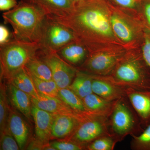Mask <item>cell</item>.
Instances as JSON below:
<instances>
[{"label": "cell", "instance_id": "1", "mask_svg": "<svg viewBox=\"0 0 150 150\" xmlns=\"http://www.w3.org/2000/svg\"><path fill=\"white\" fill-rule=\"evenodd\" d=\"M110 13V8L103 0H85L76 1L74 7L66 13L47 16L71 30L76 41L90 53L106 46H124L112 30Z\"/></svg>", "mask_w": 150, "mask_h": 150}, {"label": "cell", "instance_id": "2", "mask_svg": "<svg viewBox=\"0 0 150 150\" xmlns=\"http://www.w3.org/2000/svg\"><path fill=\"white\" fill-rule=\"evenodd\" d=\"M2 17L5 23L12 27L14 39L42 43L48 18L39 6L27 0L22 1L12 9L4 13Z\"/></svg>", "mask_w": 150, "mask_h": 150}, {"label": "cell", "instance_id": "3", "mask_svg": "<svg viewBox=\"0 0 150 150\" xmlns=\"http://www.w3.org/2000/svg\"><path fill=\"white\" fill-rule=\"evenodd\" d=\"M107 76L124 88L150 91V67L145 61L142 50L137 53L128 51Z\"/></svg>", "mask_w": 150, "mask_h": 150}, {"label": "cell", "instance_id": "4", "mask_svg": "<svg viewBox=\"0 0 150 150\" xmlns=\"http://www.w3.org/2000/svg\"><path fill=\"white\" fill-rule=\"evenodd\" d=\"M108 122L110 134L118 142L128 135H139L144 130L126 95L116 100Z\"/></svg>", "mask_w": 150, "mask_h": 150}, {"label": "cell", "instance_id": "5", "mask_svg": "<svg viewBox=\"0 0 150 150\" xmlns=\"http://www.w3.org/2000/svg\"><path fill=\"white\" fill-rule=\"evenodd\" d=\"M43 47L41 43H29L14 39L1 46L2 74L10 79L24 68L28 62Z\"/></svg>", "mask_w": 150, "mask_h": 150}, {"label": "cell", "instance_id": "6", "mask_svg": "<svg viewBox=\"0 0 150 150\" xmlns=\"http://www.w3.org/2000/svg\"><path fill=\"white\" fill-rule=\"evenodd\" d=\"M126 48L121 45H113L90 52L82 65V70L94 76H108L127 53Z\"/></svg>", "mask_w": 150, "mask_h": 150}, {"label": "cell", "instance_id": "7", "mask_svg": "<svg viewBox=\"0 0 150 150\" xmlns=\"http://www.w3.org/2000/svg\"><path fill=\"white\" fill-rule=\"evenodd\" d=\"M110 9V23L118 40L125 46L132 45L136 40L142 45L144 29L142 22L136 24L124 13Z\"/></svg>", "mask_w": 150, "mask_h": 150}, {"label": "cell", "instance_id": "8", "mask_svg": "<svg viewBox=\"0 0 150 150\" xmlns=\"http://www.w3.org/2000/svg\"><path fill=\"white\" fill-rule=\"evenodd\" d=\"M107 117L94 115L81 122L73 134L71 141L86 147L95 140L111 136L108 129Z\"/></svg>", "mask_w": 150, "mask_h": 150}, {"label": "cell", "instance_id": "9", "mask_svg": "<svg viewBox=\"0 0 150 150\" xmlns=\"http://www.w3.org/2000/svg\"><path fill=\"white\" fill-rule=\"evenodd\" d=\"M42 60L51 69L53 79L59 89L69 88L74 79L77 71L68 64L57 54L56 51L42 48Z\"/></svg>", "mask_w": 150, "mask_h": 150}, {"label": "cell", "instance_id": "10", "mask_svg": "<svg viewBox=\"0 0 150 150\" xmlns=\"http://www.w3.org/2000/svg\"><path fill=\"white\" fill-rule=\"evenodd\" d=\"M76 41L72 31L48 18L42 44L43 48L58 52L68 44Z\"/></svg>", "mask_w": 150, "mask_h": 150}, {"label": "cell", "instance_id": "11", "mask_svg": "<svg viewBox=\"0 0 150 150\" xmlns=\"http://www.w3.org/2000/svg\"><path fill=\"white\" fill-rule=\"evenodd\" d=\"M125 91L131 105L139 116L144 129L150 125V91H140L126 88Z\"/></svg>", "mask_w": 150, "mask_h": 150}, {"label": "cell", "instance_id": "12", "mask_svg": "<svg viewBox=\"0 0 150 150\" xmlns=\"http://www.w3.org/2000/svg\"><path fill=\"white\" fill-rule=\"evenodd\" d=\"M92 88L93 93L111 101L126 96V88L118 85L107 76L92 75Z\"/></svg>", "mask_w": 150, "mask_h": 150}, {"label": "cell", "instance_id": "13", "mask_svg": "<svg viewBox=\"0 0 150 150\" xmlns=\"http://www.w3.org/2000/svg\"><path fill=\"white\" fill-rule=\"evenodd\" d=\"M31 114L35 124V133L38 141L45 144L51 136V128L56 114L38 108L33 104Z\"/></svg>", "mask_w": 150, "mask_h": 150}, {"label": "cell", "instance_id": "14", "mask_svg": "<svg viewBox=\"0 0 150 150\" xmlns=\"http://www.w3.org/2000/svg\"><path fill=\"white\" fill-rule=\"evenodd\" d=\"M33 104L38 108L55 114H68L85 119L76 112L59 98L53 97L38 93L37 96L31 97Z\"/></svg>", "mask_w": 150, "mask_h": 150}, {"label": "cell", "instance_id": "15", "mask_svg": "<svg viewBox=\"0 0 150 150\" xmlns=\"http://www.w3.org/2000/svg\"><path fill=\"white\" fill-rule=\"evenodd\" d=\"M84 120L74 115L56 114L51 128V136L63 138L74 134L78 126Z\"/></svg>", "mask_w": 150, "mask_h": 150}, {"label": "cell", "instance_id": "16", "mask_svg": "<svg viewBox=\"0 0 150 150\" xmlns=\"http://www.w3.org/2000/svg\"><path fill=\"white\" fill-rule=\"evenodd\" d=\"M7 129L16 140L20 149H23L27 142L29 129L24 119L15 111H11L9 115Z\"/></svg>", "mask_w": 150, "mask_h": 150}, {"label": "cell", "instance_id": "17", "mask_svg": "<svg viewBox=\"0 0 150 150\" xmlns=\"http://www.w3.org/2000/svg\"><path fill=\"white\" fill-rule=\"evenodd\" d=\"M83 100L87 110L91 115L107 118L112 112L116 101L104 99L93 93L85 97Z\"/></svg>", "mask_w": 150, "mask_h": 150}, {"label": "cell", "instance_id": "18", "mask_svg": "<svg viewBox=\"0 0 150 150\" xmlns=\"http://www.w3.org/2000/svg\"><path fill=\"white\" fill-rule=\"evenodd\" d=\"M10 98L12 103L26 118L31 119V96L12 84L9 86Z\"/></svg>", "mask_w": 150, "mask_h": 150}, {"label": "cell", "instance_id": "19", "mask_svg": "<svg viewBox=\"0 0 150 150\" xmlns=\"http://www.w3.org/2000/svg\"><path fill=\"white\" fill-rule=\"evenodd\" d=\"M59 98L84 119L94 116L87 110L83 99L69 88L59 89Z\"/></svg>", "mask_w": 150, "mask_h": 150}, {"label": "cell", "instance_id": "20", "mask_svg": "<svg viewBox=\"0 0 150 150\" xmlns=\"http://www.w3.org/2000/svg\"><path fill=\"white\" fill-rule=\"evenodd\" d=\"M43 8L46 14L60 15L71 11L74 6L75 0H27Z\"/></svg>", "mask_w": 150, "mask_h": 150}, {"label": "cell", "instance_id": "21", "mask_svg": "<svg viewBox=\"0 0 150 150\" xmlns=\"http://www.w3.org/2000/svg\"><path fill=\"white\" fill-rule=\"evenodd\" d=\"M59 51L64 59L74 65L84 63L88 54L86 47L76 41L68 44Z\"/></svg>", "mask_w": 150, "mask_h": 150}, {"label": "cell", "instance_id": "22", "mask_svg": "<svg viewBox=\"0 0 150 150\" xmlns=\"http://www.w3.org/2000/svg\"><path fill=\"white\" fill-rule=\"evenodd\" d=\"M10 79L12 84L31 97L37 96L38 94L31 76L25 67L15 73Z\"/></svg>", "mask_w": 150, "mask_h": 150}, {"label": "cell", "instance_id": "23", "mask_svg": "<svg viewBox=\"0 0 150 150\" xmlns=\"http://www.w3.org/2000/svg\"><path fill=\"white\" fill-rule=\"evenodd\" d=\"M92 75L77 71L69 88L83 99L93 93L92 88Z\"/></svg>", "mask_w": 150, "mask_h": 150}, {"label": "cell", "instance_id": "24", "mask_svg": "<svg viewBox=\"0 0 150 150\" xmlns=\"http://www.w3.org/2000/svg\"><path fill=\"white\" fill-rule=\"evenodd\" d=\"M25 68L30 74L43 80H53L51 69L42 59H38L36 55L28 62Z\"/></svg>", "mask_w": 150, "mask_h": 150}, {"label": "cell", "instance_id": "25", "mask_svg": "<svg viewBox=\"0 0 150 150\" xmlns=\"http://www.w3.org/2000/svg\"><path fill=\"white\" fill-rule=\"evenodd\" d=\"M30 75L38 93L47 96L59 98V88L54 80H43Z\"/></svg>", "mask_w": 150, "mask_h": 150}, {"label": "cell", "instance_id": "26", "mask_svg": "<svg viewBox=\"0 0 150 150\" xmlns=\"http://www.w3.org/2000/svg\"><path fill=\"white\" fill-rule=\"evenodd\" d=\"M132 150H150V125L139 135H131Z\"/></svg>", "mask_w": 150, "mask_h": 150}, {"label": "cell", "instance_id": "27", "mask_svg": "<svg viewBox=\"0 0 150 150\" xmlns=\"http://www.w3.org/2000/svg\"><path fill=\"white\" fill-rule=\"evenodd\" d=\"M118 141L112 136L100 137L90 143L86 147L89 150H113Z\"/></svg>", "mask_w": 150, "mask_h": 150}, {"label": "cell", "instance_id": "28", "mask_svg": "<svg viewBox=\"0 0 150 150\" xmlns=\"http://www.w3.org/2000/svg\"><path fill=\"white\" fill-rule=\"evenodd\" d=\"M1 150H18L19 146L17 142L8 130H6L1 134Z\"/></svg>", "mask_w": 150, "mask_h": 150}, {"label": "cell", "instance_id": "29", "mask_svg": "<svg viewBox=\"0 0 150 150\" xmlns=\"http://www.w3.org/2000/svg\"><path fill=\"white\" fill-rule=\"evenodd\" d=\"M1 89V99H0V124L1 134L7 129L8 107L5 96Z\"/></svg>", "mask_w": 150, "mask_h": 150}, {"label": "cell", "instance_id": "30", "mask_svg": "<svg viewBox=\"0 0 150 150\" xmlns=\"http://www.w3.org/2000/svg\"><path fill=\"white\" fill-rule=\"evenodd\" d=\"M56 150H81L85 147L71 141V142L55 141L50 144Z\"/></svg>", "mask_w": 150, "mask_h": 150}, {"label": "cell", "instance_id": "31", "mask_svg": "<svg viewBox=\"0 0 150 150\" xmlns=\"http://www.w3.org/2000/svg\"><path fill=\"white\" fill-rule=\"evenodd\" d=\"M144 38L142 45V52L143 57L150 67V31L144 29Z\"/></svg>", "mask_w": 150, "mask_h": 150}, {"label": "cell", "instance_id": "32", "mask_svg": "<svg viewBox=\"0 0 150 150\" xmlns=\"http://www.w3.org/2000/svg\"><path fill=\"white\" fill-rule=\"evenodd\" d=\"M141 13V21L144 28L150 31V0H144Z\"/></svg>", "mask_w": 150, "mask_h": 150}, {"label": "cell", "instance_id": "33", "mask_svg": "<svg viewBox=\"0 0 150 150\" xmlns=\"http://www.w3.org/2000/svg\"><path fill=\"white\" fill-rule=\"evenodd\" d=\"M10 38V33L8 28L4 25H0V44L1 46L8 43Z\"/></svg>", "mask_w": 150, "mask_h": 150}, {"label": "cell", "instance_id": "34", "mask_svg": "<svg viewBox=\"0 0 150 150\" xmlns=\"http://www.w3.org/2000/svg\"><path fill=\"white\" fill-rule=\"evenodd\" d=\"M18 4L17 0H0V10L1 11H9Z\"/></svg>", "mask_w": 150, "mask_h": 150}, {"label": "cell", "instance_id": "35", "mask_svg": "<svg viewBox=\"0 0 150 150\" xmlns=\"http://www.w3.org/2000/svg\"><path fill=\"white\" fill-rule=\"evenodd\" d=\"M114 1L119 5L126 8H134L137 4L136 0H114Z\"/></svg>", "mask_w": 150, "mask_h": 150}, {"label": "cell", "instance_id": "36", "mask_svg": "<svg viewBox=\"0 0 150 150\" xmlns=\"http://www.w3.org/2000/svg\"><path fill=\"white\" fill-rule=\"evenodd\" d=\"M76 1H85V0H75Z\"/></svg>", "mask_w": 150, "mask_h": 150}]
</instances>
